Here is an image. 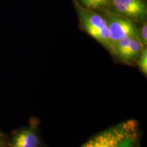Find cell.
Segmentation results:
<instances>
[{
	"label": "cell",
	"mask_w": 147,
	"mask_h": 147,
	"mask_svg": "<svg viewBox=\"0 0 147 147\" xmlns=\"http://www.w3.org/2000/svg\"><path fill=\"white\" fill-rule=\"evenodd\" d=\"M137 128L135 121H127L97 134L80 147H128Z\"/></svg>",
	"instance_id": "obj_1"
},
{
	"label": "cell",
	"mask_w": 147,
	"mask_h": 147,
	"mask_svg": "<svg viewBox=\"0 0 147 147\" xmlns=\"http://www.w3.org/2000/svg\"><path fill=\"white\" fill-rule=\"evenodd\" d=\"M80 18L85 32L110 50L107 21L94 12H82Z\"/></svg>",
	"instance_id": "obj_2"
},
{
	"label": "cell",
	"mask_w": 147,
	"mask_h": 147,
	"mask_svg": "<svg viewBox=\"0 0 147 147\" xmlns=\"http://www.w3.org/2000/svg\"><path fill=\"white\" fill-rule=\"evenodd\" d=\"M110 50L113 53L116 44L122 38L137 34L136 28L132 22L121 18H112L107 21Z\"/></svg>",
	"instance_id": "obj_3"
},
{
	"label": "cell",
	"mask_w": 147,
	"mask_h": 147,
	"mask_svg": "<svg viewBox=\"0 0 147 147\" xmlns=\"http://www.w3.org/2000/svg\"><path fill=\"white\" fill-rule=\"evenodd\" d=\"M113 7L119 13L132 18L143 17L146 9L140 0H110Z\"/></svg>",
	"instance_id": "obj_4"
},
{
	"label": "cell",
	"mask_w": 147,
	"mask_h": 147,
	"mask_svg": "<svg viewBox=\"0 0 147 147\" xmlns=\"http://www.w3.org/2000/svg\"><path fill=\"white\" fill-rule=\"evenodd\" d=\"M40 139L33 127H27L16 134L10 143L11 147H38Z\"/></svg>",
	"instance_id": "obj_5"
},
{
	"label": "cell",
	"mask_w": 147,
	"mask_h": 147,
	"mask_svg": "<svg viewBox=\"0 0 147 147\" xmlns=\"http://www.w3.org/2000/svg\"><path fill=\"white\" fill-rule=\"evenodd\" d=\"M144 45L140 39L139 36L136 34L132 37L129 45L119 57L125 61H133L140 55L144 49Z\"/></svg>",
	"instance_id": "obj_6"
},
{
	"label": "cell",
	"mask_w": 147,
	"mask_h": 147,
	"mask_svg": "<svg viewBox=\"0 0 147 147\" xmlns=\"http://www.w3.org/2000/svg\"><path fill=\"white\" fill-rule=\"evenodd\" d=\"M84 5L91 9H98L107 5L110 0H80Z\"/></svg>",
	"instance_id": "obj_7"
},
{
	"label": "cell",
	"mask_w": 147,
	"mask_h": 147,
	"mask_svg": "<svg viewBox=\"0 0 147 147\" xmlns=\"http://www.w3.org/2000/svg\"><path fill=\"white\" fill-rule=\"evenodd\" d=\"M138 66L143 74L146 76L147 74V51L144 49L140 55L138 60Z\"/></svg>",
	"instance_id": "obj_8"
},
{
	"label": "cell",
	"mask_w": 147,
	"mask_h": 147,
	"mask_svg": "<svg viewBox=\"0 0 147 147\" xmlns=\"http://www.w3.org/2000/svg\"><path fill=\"white\" fill-rule=\"evenodd\" d=\"M140 39L143 43L144 45H146L147 44V25L146 23H145L142 25V29L140 32V37H139Z\"/></svg>",
	"instance_id": "obj_9"
},
{
	"label": "cell",
	"mask_w": 147,
	"mask_h": 147,
	"mask_svg": "<svg viewBox=\"0 0 147 147\" xmlns=\"http://www.w3.org/2000/svg\"><path fill=\"white\" fill-rule=\"evenodd\" d=\"M3 142H2V140H1V136H0V147H2L3 146Z\"/></svg>",
	"instance_id": "obj_10"
}]
</instances>
